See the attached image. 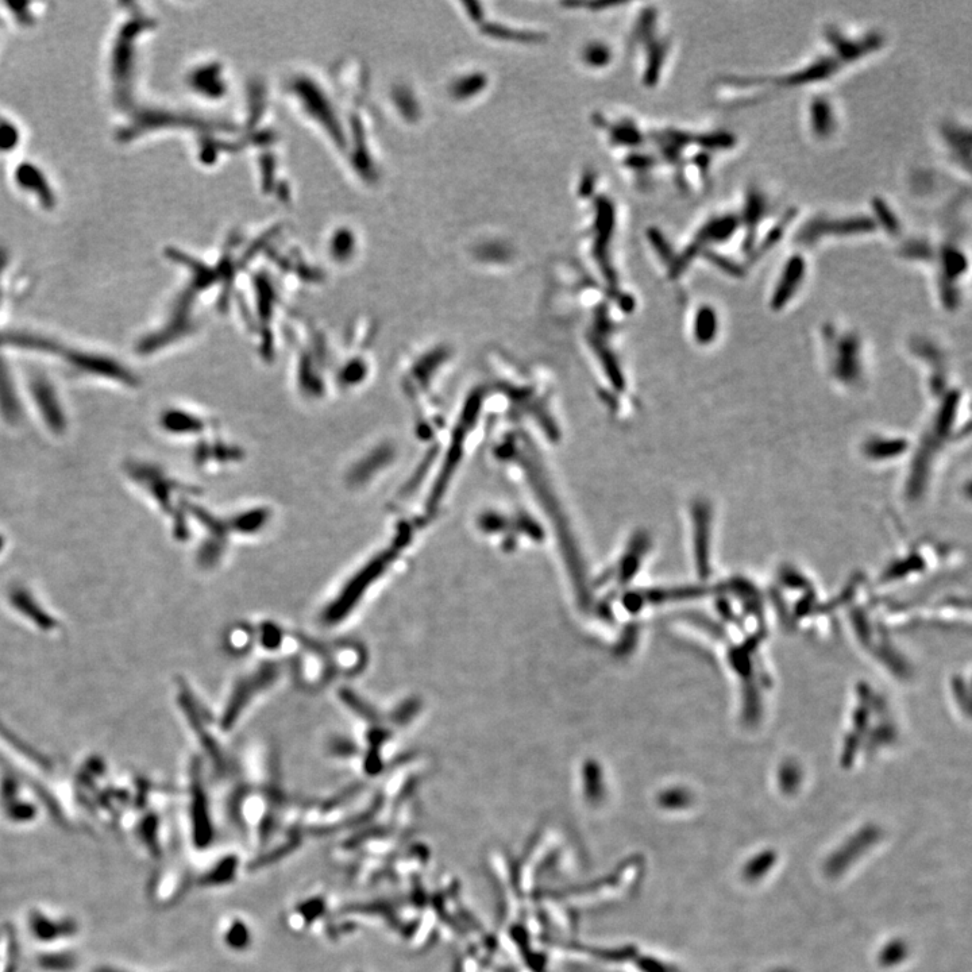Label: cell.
Wrapping results in <instances>:
<instances>
[{
	"instance_id": "obj_12",
	"label": "cell",
	"mask_w": 972,
	"mask_h": 972,
	"mask_svg": "<svg viewBox=\"0 0 972 972\" xmlns=\"http://www.w3.org/2000/svg\"><path fill=\"white\" fill-rule=\"evenodd\" d=\"M871 210H873V221L875 226L881 227L887 234L898 235L901 233L902 226L900 219L890 204L882 198L871 200Z\"/></svg>"
},
{
	"instance_id": "obj_16",
	"label": "cell",
	"mask_w": 972,
	"mask_h": 972,
	"mask_svg": "<svg viewBox=\"0 0 972 972\" xmlns=\"http://www.w3.org/2000/svg\"><path fill=\"white\" fill-rule=\"evenodd\" d=\"M908 956V945L900 939L890 941L882 948L879 954V963L883 967H896L901 964Z\"/></svg>"
},
{
	"instance_id": "obj_14",
	"label": "cell",
	"mask_w": 972,
	"mask_h": 972,
	"mask_svg": "<svg viewBox=\"0 0 972 972\" xmlns=\"http://www.w3.org/2000/svg\"><path fill=\"white\" fill-rule=\"evenodd\" d=\"M696 142L702 146L704 152H719V150L735 148L736 137L729 131H712V133L700 135L696 138Z\"/></svg>"
},
{
	"instance_id": "obj_15",
	"label": "cell",
	"mask_w": 972,
	"mask_h": 972,
	"mask_svg": "<svg viewBox=\"0 0 972 972\" xmlns=\"http://www.w3.org/2000/svg\"><path fill=\"white\" fill-rule=\"evenodd\" d=\"M900 252L902 257L916 261H931L936 256L931 243L924 241V239H910V241H906L901 246Z\"/></svg>"
},
{
	"instance_id": "obj_1",
	"label": "cell",
	"mask_w": 972,
	"mask_h": 972,
	"mask_svg": "<svg viewBox=\"0 0 972 972\" xmlns=\"http://www.w3.org/2000/svg\"><path fill=\"white\" fill-rule=\"evenodd\" d=\"M877 226L871 216L851 215L843 218H827V216H815L809 219L804 226L798 230L797 242L801 245H813L824 237H856V235H866L874 233Z\"/></svg>"
},
{
	"instance_id": "obj_2",
	"label": "cell",
	"mask_w": 972,
	"mask_h": 972,
	"mask_svg": "<svg viewBox=\"0 0 972 972\" xmlns=\"http://www.w3.org/2000/svg\"><path fill=\"white\" fill-rule=\"evenodd\" d=\"M825 38H827L828 44L833 50L832 56L842 65L862 60L864 57L878 52L885 45L883 44L885 38L879 33H869L860 38H852L833 26L825 30Z\"/></svg>"
},
{
	"instance_id": "obj_5",
	"label": "cell",
	"mask_w": 972,
	"mask_h": 972,
	"mask_svg": "<svg viewBox=\"0 0 972 972\" xmlns=\"http://www.w3.org/2000/svg\"><path fill=\"white\" fill-rule=\"evenodd\" d=\"M806 269L808 266L805 257L800 253L793 254L786 260L771 296V306L775 310H781L796 296L798 288L804 283Z\"/></svg>"
},
{
	"instance_id": "obj_3",
	"label": "cell",
	"mask_w": 972,
	"mask_h": 972,
	"mask_svg": "<svg viewBox=\"0 0 972 972\" xmlns=\"http://www.w3.org/2000/svg\"><path fill=\"white\" fill-rule=\"evenodd\" d=\"M878 839L879 831L877 828L860 829L856 835L851 836L847 842H844L829 856L827 863H825V871H827L829 877H839V875L850 870L854 863L858 862L878 842Z\"/></svg>"
},
{
	"instance_id": "obj_17",
	"label": "cell",
	"mask_w": 972,
	"mask_h": 972,
	"mask_svg": "<svg viewBox=\"0 0 972 972\" xmlns=\"http://www.w3.org/2000/svg\"><path fill=\"white\" fill-rule=\"evenodd\" d=\"M704 254L712 265H715L716 268L723 270V272L727 273V275L738 277L744 272L742 265L732 260V258L724 256V254L713 252V250L709 249L704 250Z\"/></svg>"
},
{
	"instance_id": "obj_13",
	"label": "cell",
	"mask_w": 972,
	"mask_h": 972,
	"mask_svg": "<svg viewBox=\"0 0 972 972\" xmlns=\"http://www.w3.org/2000/svg\"><path fill=\"white\" fill-rule=\"evenodd\" d=\"M778 856L774 851L766 850L759 852L754 858L748 860L744 866L743 875L747 881L758 882L765 878L773 870L777 863Z\"/></svg>"
},
{
	"instance_id": "obj_9",
	"label": "cell",
	"mask_w": 972,
	"mask_h": 972,
	"mask_svg": "<svg viewBox=\"0 0 972 972\" xmlns=\"http://www.w3.org/2000/svg\"><path fill=\"white\" fill-rule=\"evenodd\" d=\"M939 262L941 270V283L943 285H955L956 281L962 279L968 270V260L963 250L954 243H945L939 252Z\"/></svg>"
},
{
	"instance_id": "obj_10",
	"label": "cell",
	"mask_w": 972,
	"mask_h": 972,
	"mask_svg": "<svg viewBox=\"0 0 972 972\" xmlns=\"http://www.w3.org/2000/svg\"><path fill=\"white\" fill-rule=\"evenodd\" d=\"M941 135H943L944 144L947 146L948 152L951 153V156L960 165H964L968 171L971 161L970 130L964 129L963 126L955 125V123H948V125H945L941 129Z\"/></svg>"
},
{
	"instance_id": "obj_11",
	"label": "cell",
	"mask_w": 972,
	"mask_h": 972,
	"mask_svg": "<svg viewBox=\"0 0 972 972\" xmlns=\"http://www.w3.org/2000/svg\"><path fill=\"white\" fill-rule=\"evenodd\" d=\"M797 211L794 208L786 211L785 214L779 218V221L775 225L771 226L765 237L761 241L756 242L754 250L751 253V261H756L758 258L765 256L770 250H773L778 243H781L783 237L786 235L790 225H792L794 218H796Z\"/></svg>"
},
{
	"instance_id": "obj_4",
	"label": "cell",
	"mask_w": 972,
	"mask_h": 972,
	"mask_svg": "<svg viewBox=\"0 0 972 972\" xmlns=\"http://www.w3.org/2000/svg\"><path fill=\"white\" fill-rule=\"evenodd\" d=\"M843 65L832 56L817 57L812 63L786 75L775 77L773 84L777 88H802L816 83H824L839 73Z\"/></svg>"
},
{
	"instance_id": "obj_8",
	"label": "cell",
	"mask_w": 972,
	"mask_h": 972,
	"mask_svg": "<svg viewBox=\"0 0 972 972\" xmlns=\"http://www.w3.org/2000/svg\"><path fill=\"white\" fill-rule=\"evenodd\" d=\"M809 126L819 140H828L837 129L835 108L825 96H816L809 104Z\"/></svg>"
},
{
	"instance_id": "obj_7",
	"label": "cell",
	"mask_w": 972,
	"mask_h": 972,
	"mask_svg": "<svg viewBox=\"0 0 972 972\" xmlns=\"http://www.w3.org/2000/svg\"><path fill=\"white\" fill-rule=\"evenodd\" d=\"M740 230L739 215L724 214L713 216L698 231L690 248L697 253L704 252L709 245H720L731 241Z\"/></svg>"
},
{
	"instance_id": "obj_6",
	"label": "cell",
	"mask_w": 972,
	"mask_h": 972,
	"mask_svg": "<svg viewBox=\"0 0 972 972\" xmlns=\"http://www.w3.org/2000/svg\"><path fill=\"white\" fill-rule=\"evenodd\" d=\"M769 211V202L761 189H748L744 198L742 214L739 215L740 229L746 230V238H743V252L752 253L756 245V230L761 225L763 219Z\"/></svg>"
}]
</instances>
